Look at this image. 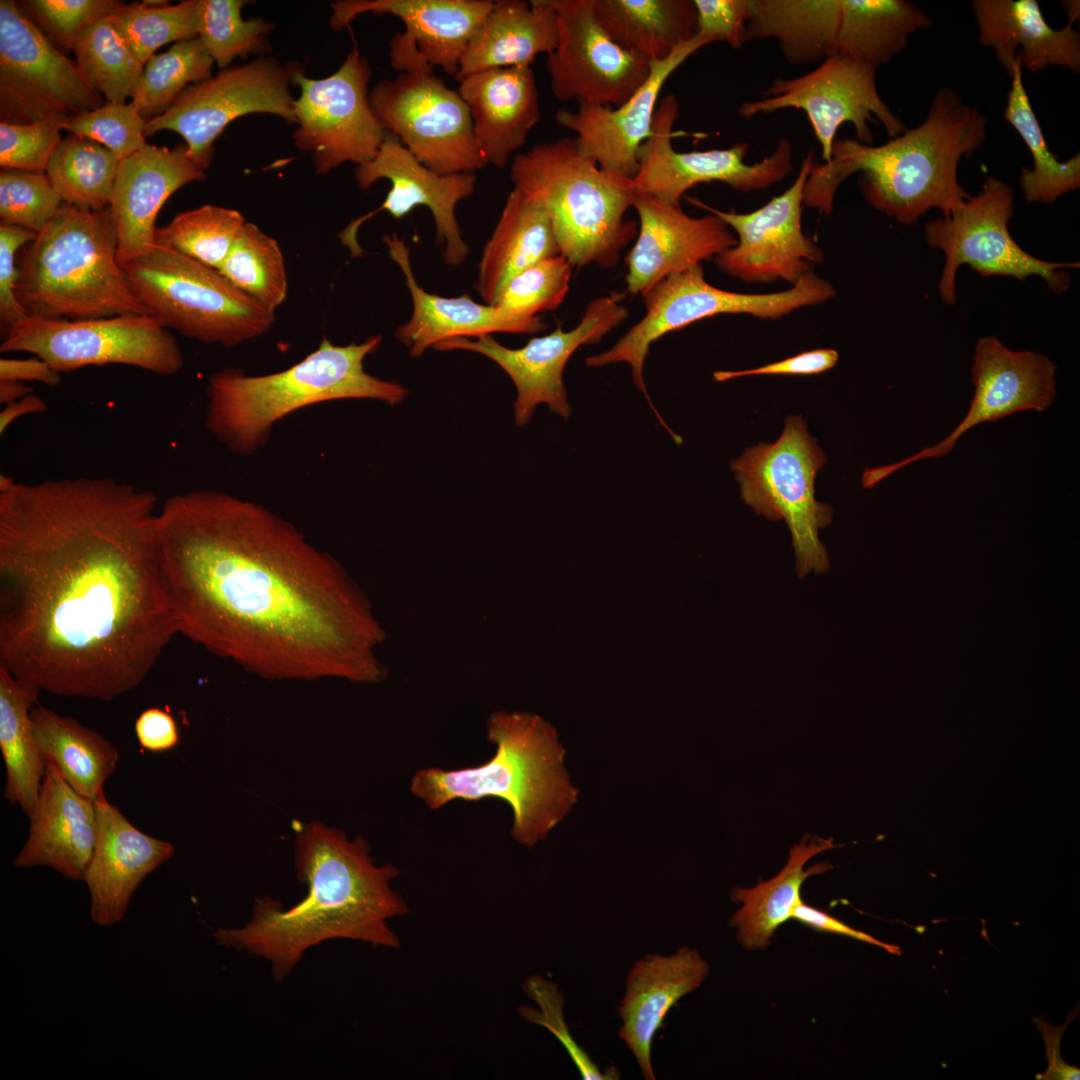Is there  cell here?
Masks as SVG:
<instances>
[{
  "instance_id": "obj_1",
  "label": "cell",
  "mask_w": 1080,
  "mask_h": 1080,
  "mask_svg": "<svg viewBox=\"0 0 1080 1080\" xmlns=\"http://www.w3.org/2000/svg\"><path fill=\"white\" fill-rule=\"evenodd\" d=\"M157 495L112 477L0 476V665L39 691L110 701L178 634Z\"/></svg>"
},
{
  "instance_id": "obj_2",
  "label": "cell",
  "mask_w": 1080,
  "mask_h": 1080,
  "mask_svg": "<svg viewBox=\"0 0 1080 1080\" xmlns=\"http://www.w3.org/2000/svg\"><path fill=\"white\" fill-rule=\"evenodd\" d=\"M158 535L178 633L269 680L385 678L365 594L289 521L200 489L164 501Z\"/></svg>"
},
{
  "instance_id": "obj_3",
  "label": "cell",
  "mask_w": 1080,
  "mask_h": 1080,
  "mask_svg": "<svg viewBox=\"0 0 1080 1080\" xmlns=\"http://www.w3.org/2000/svg\"><path fill=\"white\" fill-rule=\"evenodd\" d=\"M294 866L307 886L301 901L284 909L279 901L261 896L249 920L215 931L216 941L267 961L276 982L285 980L309 949L328 940L400 946L389 926L391 919L408 913L404 898L391 886L399 870L377 865L364 838L350 840L339 829L311 822L295 838Z\"/></svg>"
},
{
  "instance_id": "obj_4",
  "label": "cell",
  "mask_w": 1080,
  "mask_h": 1080,
  "mask_svg": "<svg viewBox=\"0 0 1080 1080\" xmlns=\"http://www.w3.org/2000/svg\"><path fill=\"white\" fill-rule=\"evenodd\" d=\"M985 139L984 115L953 90L941 88L922 124L883 145L836 139L830 159L811 167L804 205L830 214L841 183L859 172L865 200L899 223L915 224L932 208L947 217L969 197L958 182V163Z\"/></svg>"
},
{
  "instance_id": "obj_5",
  "label": "cell",
  "mask_w": 1080,
  "mask_h": 1080,
  "mask_svg": "<svg viewBox=\"0 0 1080 1080\" xmlns=\"http://www.w3.org/2000/svg\"><path fill=\"white\" fill-rule=\"evenodd\" d=\"M487 739L495 746L489 760L460 769H420L410 791L432 810L454 800L501 799L513 813V839L533 847L578 799L564 767L565 749L554 726L533 713L493 712Z\"/></svg>"
},
{
  "instance_id": "obj_6",
  "label": "cell",
  "mask_w": 1080,
  "mask_h": 1080,
  "mask_svg": "<svg viewBox=\"0 0 1080 1080\" xmlns=\"http://www.w3.org/2000/svg\"><path fill=\"white\" fill-rule=\"evenodd\" d=\"M381 342V335L346 346L324 338L300 362L265 375L223 368L208 381L205 426L234 453L251 455L268 441L279 420L304 407L343 399L401 403L408 395L403 385L370 375L363 367Z\"/></svg>"
},
{
  "instance_id": "obj_7",
  "label": "cell",
  "mask_w": 1080,
  "mask_h": 1080,
  "mask_svg": "<svg viewBox=\"0 0 1080 1080\" xmlns=\"http://www.w3.org/2000/svg\"><path fill=\"white\" fill-rule=\"evenodd\" d=\"M118 228L109 207L62 203L22 248L16 296L28 316L96 319L148 315L117 261Z\"/></svg>"
},
{
  "instance_id": "obj_8",
  "label": "cell",
  "mask_w": 1080,
  "mask_h": 1080,
  "mask_svg": "<svg viewBox=\"0 0 1080 1080\" xmlns=\"http://www.w3.org/2000/svg\"><path fill=\"white\" fill-rule=\"evenodd\" d=\"M510 178L514 189L546 209L560 255L572 267L617 265L637 229L624 217L637 194L633 179L601 169L575 137L517 154Z\"/></svg>"
},
{
  "instance_id": "obj_9",
  "label": "cell",
  "mask_w": 1080,
  "mask_h": 1080,
  "mask_svg": "<svg viewBox=\"0 0 1080 1080\" xmlns=\"http://www.w3.org/2000/svg\"><path fill=\"white\" fill-rule=\"evenodd\" d=\"M147 314L165 328L207 344L232 347L265 334L272 312L218 270L153 245L121 266Z\"/></svg>"
},
{
  "instance_id": "obj_10",
  "label": "cell",
  "mask_w": 1080,
  "mask_h": 1080,
  "mask_svg": "<svg viewBox=\"0 0 1080 1080\" xmlns=\"http://www.w3.org/2000/svg\"><path fill=\"white\" fill-rule=\"evenodd\" d=\"M826 460L802 416L791 415L774 443L748 447L730 463L744 502L758 515L787 524L799 577L829 569L819 531L831 524L833 510L816 500L814 486Z\"/></svg>"
},
{
  "instance_id": "obj_11",
  "label": "cell",
  "mask_w": 1080,
  "mask_h": 1080,
  "mask_svg": "<svg viewBox=\"0 0 1080 1080\" xmlns=\"http://www.w3.org/2000/svg\"><path fill=\"white\" fill-rule=\"evenodd\" d=\"M832 284L810 272L789 289L774 293L747 294L719 289L704 278L702 265L672 274L644 296L646 313L608 350L585 359L589 367L626 362L633 382L645 395L657 419L643 376L651 344L663 335L718 314H749L760 319H779L806 306L824 303L835 295Z\"/></svg>"
},
{
  "instance_id": "obj_12",
  "label": "cell",
  "mask_w": 1080,
  "mask_h": 1080,
  "mask_svg": "<svg viewBox=\"0 0 1080 1080\" xmlns=\"http://www.w3.org/2000/svg\"><path fill=\"white\" fill-rule=\"evenodd\" d=\"M0 351L31 353L59 373L122 364L170 376L184 365L175 337L149 315L80 320L27 316L4 334Z\"/></svg>"
},
{
  "instance_id": "obj_13",
  "label": "cell",
  "mask_w": 1080,
  "mask_h": 1080,
  "mask_svg": "<svg viewBox=\"0 0 1080 1080\" xmlns=\"http://www.w3.org/2000/svg\"><path fill=\"white\" fill-rule=\"evenodd\" d=\"M1013 215V190L1002 180L988 177L981 191L965 199L949 216L925 225L927 244L945 254L938 285L944 302L956 301V274L962 264L984 278L997 275L1024 280L1038 275L1056 294L1069 288L1071 279L1064 269L1079 267V263L1049 262L1023 250L1008 230Z\"/></svg>"
},
{
  "instance_id": "obj_14",
  "label": "cell",
  "mask_w": 1080,
  "mask_h": 1080,
  "mask_svg": "<svg viewBox=\"0 0 1080 1080\" xmlns=\"http://www.w3.org/2000/svg\"><path fill=\"white\" fill-rule=\"evenodd\" d=\"M369 101L385 130L434 172L474 173L488 165L477 148L466 103L434 68L378 82Z\"/></svg>"
},
{
  "instance_id": "obj_15",
  "label": "cell",
  "mask_w": 1080,
  "mask_h": 1080,
  "mask_svg": "<svg viewBox=\"0 0 1080 1080\" xmlns=\"http://www.w3.org/2000/svg\"><path fill=\"white\" fill-rule=\"evenodd\" d=\"M104 103L76 61L54 46L16 1H0L1 122L30 124L56 116L71 118Z\"/></svg>"
},
{
  "instance_id": "obj_16",
  "label": "cell",
  "mask_w": 1080,
  "mask_h": 1080,
  "mask_svg": "<svg viewBox=\"0 0 1080 1080\" xmlns=\"http://www.w3.org/2000/svg\"><path fill=\"white\" fill-rule=\"evenodd\" d=\"M294 66L272 57L222 69L188 86L163 114L146 121L145 137L163 130L179 134L189 157L205 171L214 143L233 120L251 113L280 116L295 124L290 84Z\"/></svg>"
},
{
  "instance_id": "obj_17",
  "label": "cell",
  "mask_w": 1080,
  "mask_h": 1080,
  "mask_svg": "<svg viewBox=\"0 0 1080 1080\" xmlns=\"http://www.w3.org/2000/svg\"><path fill=\"white\" fill-rule=\"evenodd\" d=\"M372 69L355 46L332 75L311 79L294 68L292 82L300 88L294 99V145L311 152L317 174H327L345 162L372 160L387 131L373 111L368 84Z\"/></svg>"
},
{
  "instance_id": "obj_18",
  "label": "cell",
  "mask_w": 1080,
  "mask_h": 1080,
  "mask_svg": "<svg viewBox=\"0 0 1080 1080\" xmlns=\"http://www.w3.org/2000/svg\"><path fill=\"white\" fill-rule=\"evenodd\" d=\"M877 68L845 56L826 58L812 71L799 77L776 78L762 93L764 99L743 102L737 112L752 118L782 109L802 110L821 147V157L828 161L839 127L854 126L856 140L871 145L870 122L882 123L888 137L894 138L906 128L882 100L876 85Z\"/></svg>"
},
{
  "instance_id": "obj_19",
  "label": "cell",
  "mask_w": 1080,
  "mask_h": 1080,
  "mask_svg": "<svg viewBox=\"0 0 1080 1080\" xmlns=\"http://www.w3.org/2000/svg\"><path fill=\"white\" fill-rule=\"evenodd\" d=\"M625 296L623 292H611L598 297L587 305L573 329L564 331L557 326L547 335L531 338L521 348H507L491 335L475 340L453 338L434 348L473 351L497 363L516 387L514 417L518 426L527 424L541 403L547 404L551 412L568 419L571 407L563 383L565 365L579 347L599 342L628 317V310L621 303Z\"/></svg>"
},
{
  "instance_id": "obj_20",
  "label": "cell",
  "mask_w": 1080,
  "mask_h": 1080,
  "mask_svg": "<svg viewBox=\"0 0 1080 1080\" xmlns=\"http://www.w3.org/2000/svg\"><path fill=\"white\" fill-rule=\"evenodd\" d=\"M678 116L677 98L665 95L658 103L652 133L638 152L639 168L633 178L637 193L681 205L685 192L700 183L722 182L747 193L766 189L792 171V148L787 139H780L770 155L754 164L744 162L749 151L746 142L724 149L678 152L672 145Z\"/></svg>"
},
{
  "instance_id": "obj_21",
  "label": "cell",
  "mask_w": 1080,
  "mask_h": 1080,
  "mask_svg": "<svg viewBox=\"0 0 1080 1080\" xmlns=\"http://www.w3.org/2000/svg\"><path fill=\"white\" fill-rule=\"evenodd\" d=\"M558 39L547 55L550 88L559 101L618 107L647 80L651 60L629 51L597 21L593 0H551Z\"/></svg>"
},
{
  "instance_id": "obj_22",
  "label": "cell",
  "mask_w": 1080,
  "mask_h": 1080,
  "mask_svg": "<svg viewBox=\"0 0 1080 1080\" xmlns=\"http://www.w3.org/2000/svg\"><path fill=\"white\" fill-rule=\"evenodd\" d=\"M813 163L814 152L809 151L793 184L749 213L722 211L688 199L718 216L738 236L735 246L714 258L719 270L747 283L781 279L793 285L823 261V252L802 229L804 188Z\"/></svg>"
},
{
  "instance_id": "obj_23",
  "label": "cell",
  "mask_w": 1080,
  "mask_h": 1080,
  "mask_svg": "<svg viewBox=\"0 0 1080 1080\" xmlns=\"http://www.w3.org/2000/svg\"><path fill=\"white\" fill-rule=\"evenodd\" d=\"M1056 369L1044 355L1029 350H1011L995 336L979 339L971 367L975 392L963 420L937 444L897 463L866 469L862 476L863 487L871 488L916 461L949 454L958 439L979 424L1025 410L1045 411L1056 395Z\"/></svg>"
},
{
  "instance_id": "obj_24",
  "label": "cell",
  "mask_w": 1080,
  "mask_h": 1080,
  "mask_svg": "<svg viewBox=\"0 0 1080 1080\" xmlns=\"http://www.w3.org/2000/svg\"><path fill=\"white\" fill-rule=\"evenodd\" d=\"M391 183L385 200L374 211L355 220L339 234L353 257L363 253L357 241L360 226L380 211L396 219L409 214L417 206H426L436 226V239L444 245L443 258L450 266L463 263L469 253L457 222L458 202L468 198L475 189L474 173L442 175L422 164L393 134L387 132L376 156L357 165L355 181L361 189L370 188L376 181Z\"/></svg>"
},
{
  "instance_id": "obj_25",
  "label": "cell",
  "mask_w": 1080,
  "mask_h": 1080,
  "mask_svg": "<svg viewBox=\"0 0 1080 1080\" xmlns=\"http://www.w3.org/2000/svg\"><path fill=\"white\" fill-rule=\"evenodd\" d=\"M709 42L700 35L680 44L669 56L651 60L649 77L622 105L608 107L578 103L576 111L560 109L559 126L576 133L580 149L607 172L633 179L638 171V152L652 133L661 90L691 55Z\"/></svg>"
},
{
  "instance_id": "obj_26",
  "label": "cell",
  "mask_w": 1080,
  "mask_h": 1080,
  "mask_svg": "<svg viewBox=\"0 0 1080 1080\" xmlns=\"http://www.w3.org/2000/svg\"><path fill=\"white\" fill-rule=\"evenodd\" d=\"M632 207L639 233L627 254V291L642 297L666 277L689 270L737 243L729 226L715 214L692 217L681 205L637 193Z\"/></svg>"
},
{
  "instance_id": "obj_27",
  "label": "cell",
  "mask_w": 1080,
  "mask_h": 1080,
  "mask_svg": "<svg viewBox=\"0 0 1080 1080\" xmlns=\"http://www.w3.org/2000/svg\"><path fill=\"white\" fill-rule=\"evenodd\" d=\"M96 841L83 881L90 894L91 920L101 926L121 921L142 880L175 852L168 841L136 828L103 797L95 802Z\"/></svg>"
},
{
  "instance_id": "obj_28",
  "label": "cell",
  "mask_w": 1080,
  "mask_h": 1080,
  "mask_svg": "<svg viewBox=\"0 0 1080 1080\" xmlns=\"http://www.w3.org/2000/svg\"><path fill=\"white\" fill-rule=\"evenodd\" d=\"M205 178V170L182 144L172 149L147 144L120 162L110 205L118 228L120 266L154 245L156 218L166 200L181 187Z\"/></svg>"
},
{
  "instance_id": "obj_29",
  "label": "cell",
  "mask_w": 1080,
  "mask_h": 1080,
  "mask_svg": "<svg viewBox=\"0 0 1080 1080\" xmlns=\"http://www.w3.org/2000/svg\"><path fill=\"white\" fill-rule=\"evenodd\" d=\"M493 4L491 0H340L330 5V25L342 30L365 13L398 17L405 30L394 38L414 47L433 68L438 66L455 78L472 34Z\"/></svg>"
},
{
  "instance_id": "obj_30",
  "label": "cell",
  "mask_w": 1080,
  "mask_h": 1080,
  "mask_svg": "<svg viewBox=\"0 0 1080 1080\" xmlns=\"http://www.w3.org/2000/svg\"><path fill=\"white\" fill-rule=\"evenodd\" d=\"M710 967L693 948L681 947L670 955L646 954L631 968L624 996L617 1007L619 1038L633 1054L642 1076L654 1080L652 1041L664 1026L669 1010L701 986Z\"/></svg>"
},
{
  "instance_id": "obj_31",
  "label": "cell",
  "mask_w": 1080,
  "mask_h": 1080,
  "mask_svg": "<svg viewBox=\"0 0 1080 1080\" xmlns=\"http://www.w3.org/2000/svg\"><path fill=\"white\" fill-rule=\"evenodd\" d=\"M28 837L13 860L18 868L46 866L83 880L96 841L95 802L76 792L56 766L46 763Z\"/></svg>"
},
{
  "instance_id": "obj_32",
  "label": "cell",
  "mask_w": 1080,
  "mask_h": 1080,
  "mask_svg": "<svg viewBox=\"0 0 1080 1080\" xmlns=\"http://www.w3.org/2000/svg\"><path fill=\"white\" fill-rule=\"evenodd\" d=\"M458 92L468 107L478 150L487 164L505 167L540 120L531 66L474 73L460 81Z\"/></svg>"
},
{
  "instance_id": "obj_33",
  "label": "cell",
  "mask_w": 1080,
  "mask_h": 1080,
  "mask_svg": "<svg viewBox=\"0 0 1080 1080\" xmlns=\"http://www.w3.org/2000/svg\"><path fill=\"white\" fill-rule=\"evenodd\" d=\"M383 241L390 257L404 273L413 303L411 318L395 331L396 338L420 357L429 347L453 338H479L492 333L530 334L546 328L540 318L524 319L494 305L480 304L468 294L442 297L421 288L411 269L409 248L397 234L385 235Z\"/></svg>"
},
{
  "instance_id": "obj_34",
  "label": "cell",
  "mask_w": 1080,
  "mask_h": 1080,
  "mask_svg": "<svg viewBox=\"0 0 1080 1080\" xmlns=\"http://www.w3.org/2000/svg\"><path fill=\"white\" fill-rule=\"evenodd\" d=\"M972 8L979 43L994 50L1009 75L1015 64L1031 72L1049 65L1080 72V35L1074 22L1050 27L1035 0H975Z\"/></svg>"
},
{
  "instance_id": "obj_35",
  "label": "cell",
  "mask_w": 1080,
  "mask_h": 1080,
  "mask_svg": "<svg viewBox=\"0 0 1080 1080\" xmlns=\"http://www.w3.org/2000/svg\"><path fill=\"white\" fill-rule=\"evenodd\" d=\"M558 39L551 0H498L472 34L455 77L461 81L491 68L530 66L550 54Z\"/></svg>"
},
{
  "instance_id": "obj_36",
  "label": "cell",
  "mask_w": 1080,
  "mask_h": 1080,
  "mask_svg": "<svg viewBox=\"0 0 1080 1080\" xmlns=\"http://www.w3.org/2000/svg\"><path fill=\"white\" fill-rule=\"evenodd\" d=\"M556 255L560 250L546 209L513 188L483 249L474 289L493 305L515 275Z\"/></svg>"
},
{
  "instance_id": "obj_37",
  "label": "cell",
  "mask_w": 1080,
  "mask_h": 1080,
  "mask_svg": "<svg viewBox=\"0 0 1080 1080\" xmlns=\"http://www.w3.org/2000/svg\"><path fill=\"white\" fill-rule=\"evenodd\" d=\"M840 846L832 838L805 835L790 849L789 858L777 875L752 888L736 887L732 891L731 900L742 906L729 923L737 929V939L745 949H763L770 944L775 931L792 918L795 906L802 900L800 891L804 881L832 868L820 862L805 869L807 862L823 851Z\"/></svg>"
},
{
  "instance_id": "obj_38",
  "label": "cell",
  "mask_w": 1080,
  "mask_h": 1080,
  "mask_svg": "<svg viewBox=\"0 0 1080 1080\" xmlns=\"http://www.w3.org/2000/svg\"><path fill=\"white\" fill-rule=\"evenodd\" d=\"M30 719L44 762L54 764L82 796L94 802L105 797L104 784L119 760L112 743L76 719L40 705L31 709Z\"/></svg>"
},
{
  "instance_id": "obj_39",
  "label": "cell",
  "mask_w": 1080,
  "mask_h": 1080,
  "mask_svg": "<svg viewBox=\"0 0 1080 1080\" xmlns=\"http://www.w3.org/2000/svg\"><path fill=\"white\" fill-rule=\"evenodd\" d=\"M593 9L612 40L649 60L666 58L697 35L693 0H593Z\"/></svg>"
},
{
  "instance_id": "obj_40",
  "label": "cell",
  "mask_w": 1080,
  "mask_h": 1080,
  "mask_svg": "<svg viewBox=\"0 0 1080 1080\" xmlns=\"http://www.w3.org/2000/svg\"><path fill=\"white\" fill-rule=\"evenodd\" d=\"M39 690L0 665V749L5 765L4 798L29 818L39 796L46 763L30 719Z\"/></svg>"
},
{
  "instance_id": "obj_41",
  "label": "cell",
  "mask_w": 1080,
  "mask_h": 1080,
  "mask_svg": "<svg viewBox=\"0 0 1080 1080\" xmlns=\"http://www.w3.org/2000/svg\"><path fill=\"white\" fill-rule=\"evenodd\" d=\"M1010 76L1012 83L1003 117L1026 143L1034 164L1033 169L1022 168L1020 186L1027 202L1051 204L1080 187V155L1060 161L1049 150L1024 88L1019 64L1012 67Z\"/></svg>"
},
{
  "instance_id": "obj_42",
  "label": "cell",
  "mask_w": 1080,
  "mask_h": 1080,
  "mask_svg": "<svg viewBox=\"0 0 1080 1080\" xmlns=\"http://www.w3.org/2000/svg\"><path fill=\"white\" fill-rule=\"evenodd\" d=\"M120 162L105 146L70 134L60 142L45 173L64 203L102 211L111 205Z\"/></svg>"
},
{
  "instance_id": "obj_43",
  "label": "cell",
  "mask_w": 1080,
  "mask_h": 1080,
  "mask_svg": "<svg viewBox=\"0 0 1080 1080\" xmlns=\"http://www.w3.org/2000/svg\"><path fill=\"white\" fill-rule=\"evenodd\" d=\"M73 52L86 81L107 102L132 99L144 65L116 28L111 13L82 34Z\"/></svg>"
},
{
  "instance_id": "obj_44",
  "label": "cell",
  "mask_w": 1080,
  "mask_h": 1080,
  "mask_svg": "<svg viewBox=\"0 0 1080 1080\" xmlns=\"http://www.w3.org/2000/svg\"><path fill=\"white\" fill-rule=\"evenodd\" d=\"M218 271L272 312L286 299L287 273L280 246L251 222L245 223Z\"/></svg>"
},
{
  "instance_id": "obj_45",
  "label": "cell",
  "mask_w": 1080,
  "mask_h": 1080,
  "mask_svg": "<svg viewBox=\"0 0 1080 1080\" xmlns=\"http://www.w3.org/2000/svg\"><path fill=\"white\" fill-rule=\"evenodd\" d=\"M214 61L199 37L174 43L144 65L131 102L141 116L163 114L190 85L211 77Z\"/></svg>"
},
{
  "instance_id": "obj_46",
  "label": "cell",
  "mask_w": 1080,
  "mask_h": 1080,
  "mask_svg": "<svg viewBox=\"0 0 1080 1080\" xmlns=\"http://www.w3.org/2000/svg\"><path fill=\"white\" fill-rule=\"evenodd\" d=\"M246 222L238 210L207 204L157 227L154 244L219 270Z\"/></svg>"
},
{
  "instance_id": "obj_47",
  "label": "cell",
  "mask_w": 1080,
  "mask_h": 1080,
  "mask_svg": "<svg viewBox=\"0 0 1080 1080\" xmlns=\"http://www.w3.org/2000/svg\"><path fill=\"white\" fill-rule=\"evenodd\" d=\"M111 18L143 65L161 46L198 37V0L158 7L120 2Z\"/></svg>"
},
{
  "instance_id": "obj_48",
  "label": "cell",
  "mask_w": 1080,
  "mask_h": 1080,
  "mask_svg": "<svg viewBox=\"0 0 1080 1080\" xmlns=\"http://www.w3.org/2000/svg\"><path fill=\"white\" fill-rule=\"evenodd\" d=\"M244 0H198V37L219 68L236 57L270 50L268 35L274 25L263 18L243 19Z\"/></svg>"
},
{
  "instance_id": "obj_49",
  "label": "cell",
  "mask_w": 1080,
  "mask_h": 1080,
  "mask_svg": "<svg viewBox=\"0 0 1080 1080\" xmlns=\"http://www.w3.org/2000/svg\"><path fill=\"white\" fill-rule=\"evenodd\" d=\"M571 273L572 266L562 255L543 259L510 279L493 305L520 318H537L562 304Z\"/></svg>"
},
{
  "instance_id": "obj_50",
  "label": "cell",
  "mask_w": 1080,
  "mask_h": 1080,
  "mask_svg": "<svg viewBox=\"0 0 1080 1080\" xmlns=\"http://www.w3.org/2000/svg\"><path fill=\"white\" fill-rule=\"evenodd\" d=\"M46 173L2 169L0 224L39 234L62 205Z\"/></svg>"
},
{
  "instance_id": "obj_51",
  "label": "cell",
  "mask_w": 1080,
  "mask_h": 1080,
  "mask_svg": "<svg viewBox=\"0 0 1080 1080\" xmlns=\"http://www.w3.org/2000/svg\"><path fill=\"white\" fill-rule=\"evenodd\" d=\"M523 990L538 1008L520 1006L519 1015L526 1021L549 1030L566 1049L583 1079H619L617 1068L611 1067L602 1071L570 1034L563 1013L564 995L556 983L540 975H532L524 982Z\"/></svg>"
},
{
  "instance_id": "obj_52",
  "label": "cell",
  "mask_w": 1080,
  "mask_h": 1080,
  "mask_svg": "<svg viewBox=\"0 0 1080 1080\" xmlns=\"http://www.w3.org/2000/svg\"><path fill=\"white\" fill-rule=\"evenodd\" d=\"M22 13L60 51L74 49L82 34L96 21L112 13L115 0H23Z\"/></svg>"
},
{
  "instance_id": "obj_53",
  "label": "cell",
  "mask_w": 1080,
  "mask_h": 1080,
  "mask_svg": "<svg viewBox=\"0 0 1080 1080\" xmlns=\"http://www.w3.org/2000/svg\"><path fill=\"white\" fill-rule=\"evenodd\" d=\"M146 121L132 102L105 101L95 110L71 117L64 130L105 146L122 161L148 144Z\"/></svg>"
},
{
  "instance_id": "obj_54",
  "label": "cell",
  "mask_w": 1080,
  "mask_h": 1080,
  "mask_svg": "<svg viewBox=\"0 0 1080 1080\" xmlns=\"http://www.w3.org/2000/svg\"><path fill=\"white\" fill-rule=\"evenodd\" d=\"M69 119L56 116L30 124L0 122L1 168L45 173Z\"/></svg>"
},
{
  "instance_id": "obj_55",
  "label": "cell",
  "mask_w": 1080,
  "mask_h": 1080,
  "mask_svg": "<svg viewBox=\"0 0 1080 1080\" xmlns=\"http://www.w3.org/2000/svg\"><path fill=\"white\" fill-rule=\"evenodd\" d=\"M697 13V34L709 44L723 41L738 50L744 44L746 25L753 15L755 0H693Z\"/></svg>"
},
{
  "instance_id": "obj_56",
  "label": "cell",
  "mask_w": 1080,
  "mask_h": 1080,
  "mask_svg": "<svg viewBox=\"0 0 1080 1080\" xmlns=\"http://www.w3.org/2000/svg\"><path fill=\"white\" fill-rule=\"evenodd\" d=\"M36 236L25 229L0 224V325L3 334L28 316L16 296L19 278L16 255Z\"/></svg>"
},
{
  "instance_id": "obj_57",
  "label": "cell",
  "mask_w": 1080,
  "mask_h": 1080,
  "mask_svg": "<svg viewBox=\"0 0 1080 1080\" xmlns=\"http://www.w3.org/2000/svg\"><path fill=\"white\" fill-rule=\"evenodd\" d=\"M838 359L839 354L834 349H815L757 368L738 371H716L713 378L718 382H724L753 375H816L832 369Z\"/></svg>"
},
{
  "instance_id": "obj_58",
  "label": "cell",
  "mask_w": 1080,
  "mask_h": 1080,
  "mask_svg": "<svg viewBox=\"0 0 1080 1080\" xmlns=\"http://www.w3.org/2000/svg\"><path fill=\"white\" fill-rule=\"evenodd\" d=\"M135 732L140 745L154 752L171 749L179 740L174 718L159 708L143 711L135 722Z\"/></svg>"
},
{
  "instance_id": "obj_59",
  "label": "cell",
  "mask_w": 1080,
  "mask_h": 1080,
  "mask_svg": "<svg viewBox=\"0 0 1080 1080\" xmlns=\"http://www.w3.org/2000/svg\"><path fill=\"white\" fill-rule=\"evenodd\" d=\"M792 918L820 932L851 937L858 941L877 945L893 954L901 953L899 947L883 943L867 933L854 929L830 914L804 903L802 900L795 906Z\"/></svg>"
},
{
  "instance_id": "obj_60",
  "label": "cell",
  "mask_w": 1080,
  "mask_h": 1080,
  "mask_svg": "<svg viewBox=\"0 0 1080 1080\" xmlns=\"http://www.w3.org/2000/svg\"><path fill=\"white\" fill-rule=\"evenodd\" d=\"M0 380L37 381L48 386L61 383L60 373L39 357L0 359Z\"/></svg>"
},
{
  "instance_id": "obj_61",
  "label": "cell",
  "mask_w": 1080,
  "mask_h": 1080,
  "mask_svg": "<svg viewBox=\"0 0 1080 1080\" xmlns=\"http://www.w3.org/2000/svg\"><path fill=\"white\" fill-rule=\"evenodd\" d=\"M46 409V402L34 394H29L17 401L6 404L4 409L0 412V434L2 435L5 433L7 428L18 418L29 414L41 413Z\"/></svg>"
},
{
  "instance_id": "obj_62",
  "label": "cell",
  "mask_w": 1080,
  "mask_h": 1080,
  "mask_svg": "<svg viewBox=\"0 0 1080 1080\" xmlns=\"http://www.w3.org/2000/svg\"><path fill=\"white\" fill-rule=\"evenodd\" d=\"M33 388L26 385L24 382L16 380H0V403L9 404L17 401L29 394H32Z\"/></svg>"
},
{
  "instance_id": "obj_63",
  "label": "cell",
  "mask_w": 1080,
  "mask_h": 1080,
  "mask_svg": "<svg viewBox=\"0 0 1080 1080\" xmlns=\"http://www.w3.org/2000/svg\"><path fill=\"white\" fill-rule=\"evenodd\" d=\"M142 2H143V3L145 4V5H147V6H152V7H158V6H163V5H166V4H168V3H169V2H168V1H166V0H145V1H142Z\"/></svg>"
}]
</instances>
